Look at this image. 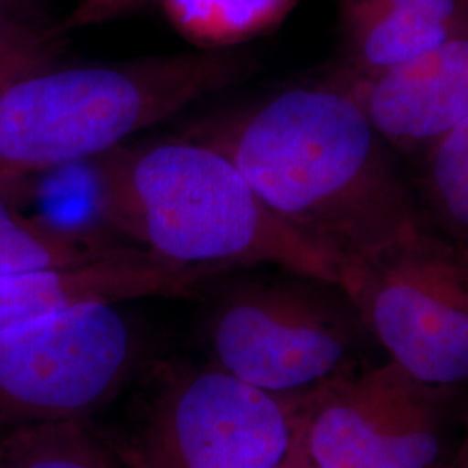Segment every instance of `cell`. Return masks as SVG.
<instances>
[{"mask_svg":"<svg viewBox=\"0 0 468 468\" xmlns=\"http://www.w3.org/2000/svg\"><path fill=\"white\" fill-rule=\"evenodd\" d=\"M186 135L231 158L269 210L342 271L420 229L357 89L290 87Z\"/></svg>","mask_w":468,"mask_h":468,"instance_id":"obj_1","label":"cell"},{"mask_svg":"<svg viewBox=\"0 0 468 468\" xmlns=\"http://www.w3.org/2000/svg\"><path fill=\"white\" fill-rule=\"evenodd\" d=\"M108 222L185 268L272 266L342 286L328 251L297 233L222 151L191 135L123 144L92 160Z\"/></svg>","mask_w":468,"mask_h":468,"instance_id":"obj_2","label":"cell"},{"mask_svg":"<svg viewBox=\"0 0 468 468\" xmlns=\"http://www.w3.org/2000/svg\"><path fill=\"white\" fill-rule=\"evenodd\" d=\"M245 67L218 48L21 75L0 85V176L30 179L96 160L238 82Z\"/></svg>","mask_w":468,"mask_h":468,"instance_id":"obj_3","label":"cell"},{"mask_svg":"<svg viewBox=\"0 0 468 468\" xmlns=\"http://www.w3.org/2000/svg\"><path fill=\"white\" fill-rule=\"evenodd\" d=\"M208 342L218 369L282 399L378 361L380 351L340 284L293 272L228 292Z\"/></svg>","mask_w":468,"mask_h":468,"instance_id":"obj_4","label":"cell"},{"mask_svg":"<svg viewBox=\"0 0 468 468\" xmlns=\"http://www.w3.org/2000/svg\"><path fill=\"white\" fill-rule=\"evenodd\" d=\"M463 399L384 357L293 399L297 439L314 468H452Z\"/></svg>","mask_w":468,"mask_h":468,"instance_id":"obj_5","label":"cell"},{"mask_svg":"<svg viewBox=\"0 0 468 468\" xmlns=\"http://www.w3.org/2000/svg\"><path fill=\"white\" fill-rule=\"evenodd\" d=\"M342 288L385 359L468 390V247L419 231L349 262Z\"/></svg>","mask_w":468,"mask_h":468,"instance_id":"obj_6","label":"cell"},{"mask_svg":"<svg viewBox=\"0 0 468 468\" xmlns=\"http://www.w3.org/2000/svg\"><path fill=\"white\" fill-rule=\"evenodd\" d=\"M135 352L117 302L73 303L0 332V431L82 419L117 392Z\"/></svg>","mask_w":468,"mask_h":468,"instance_id":"obj_7","label":"cell"},{"mask_svg":"<svg viewBox=\"0 0 468 468\" xmlns=\"http://www.w3.org/2000/svg\"><path fill=\"white\" fill-rule=\"evenodd\" d=\"M295 401L218 367L179 371L158 388L122 456L127 468H276L293 448Z\"/></svg>","mask_w":468,"mask_h":468,"instance_id":"obj_8","label":"cell"},{"mask_svg":"<svg viewBox=\"0 0 468 468\" xmlns=\"http://www.w3.org/2000/svg\"><path fill=\"white\" fill-rule=\"evenodd\" d=\"M216 269L185 268L131 247L112 259L80 266L0 276V332L73 303L189 295Z\"/></svg>","mask_w":468,"mask_h":468,"instance_id":"obj_9","label":"cell"},{"mask_svg":"<svg viewBox=\"0 0 468 468\" xmlns=\"http://www.w3.org/2000/svg\"><path fill=\"white\" fill-rule=\"evenodd\" d=\"M357 92L384 139L432 144L468 117V32L415 61L373 73Z\"/></svg>","mask_w":468,"mask_h":468,"instance_id":"obj_10","label":"cell"},{"mask_svg":"<svg viewBox=\"0 0 468 468\" xmlns=\"http://www.w3.org/2000/svg\"><path fill=\"white\" fill-rule=\"evenodd\" d=\"M28 179L0 176V276L80 268L112 259L131 247L110 236L69 233L38 216H25Z\"/></svg>","mask_w":468,"mask_h":468,"instance_id":"obj_11","label":"cell"},{"mask_svg":"<svg viewBox=\"0 0 468 468\" xmlns=\"http://www.w3.org/2000/svg\"><path fill=\"white\" fill-rule=\"evenodd\" d=\"M342 21L354 61L378 73L415 61L468 28L365 0H342Z\"/></svg>","mask_w":468,"mask_h":468,"instance_id":"obj_12","label":"cell"},{"mask_svg":"<svg viewBox=\"0 0 468 468\" xmlns=\"http://www.w3.org/2000/svg\"><path fill=\"white\" fill-rule=\"evenodd\" d=\"M0 468H127L79 420L0 431Z\"/></svg>","mask_w":468,"mask_h":468,"instance_id":"obj_13","label":"cell"},{"mask_svg":"<svg viewBox=\"0 0 468 468\" xmlns=\"http://www.w3.org/2000/svg\"><path fill=\"white\" fill-rule=\"evenodd\" d=\"M172 23L187 37L218 49L280 23L295 0H162Z\"/></svg>","mask_w":468,"mask_h":468,"instance_id":"obj_14","label":"cell"},{"mask_svg":"<svg viewBox=\"0 0 468 468\" xmlns=\"http://www.w3.org/2000/svg\"><path fill=\"white\" fill-rule=\"evenodd\" d=\"M427 177L441 222L468 247V117L432 143Z\"/></svg>","mask_w":468,"mask_h":468,"instance_id":"obj_15","label":"cell"},{"mask_svg":"<svg viewBox=\"0 0 468 468\" xmlns=\"http://www.w3.org/2000/svg\"><path fill=\"white\" fill-rule=\"evenodd\" d=\"M63 48V27L0 16V85L58 63Z\"/></svg>","mask_w":468,"mask_h":468,"instance_id":"obj_16","label":"cell"},{"mask_svg":"<svg viewBox=\"0 0 468 468\" xmlns=\"http://www.w3.org/2000/svg\"><path fill=\"white\" fill-rule=\"evenodd\" d=\"M365 2L468 28V0H365Z\"/></svg>","mask_w":468,"mask_h":468,"instance_id":"obj_17","label":"cell"},{"mask_svg":"<svg viewBox=\"0 0 468 468\" xmlns=\"http://www.w3.org/2000/svg\"><path fill=\"white\" fill-rule=\"evenodd\" d=\"M0 16L50 23L46 0H0Z\"/></svg>","mask_w":468,"mask_h":468,"instance_id":"obj_18","label":"cell"},{"mask_svg":"<svg viewBox=\"0 0 468 468\" xmlns=\"http://www.w3.org/2000/svg\"><path fill=\"white\" fill-rule=\"evenodd\" d=\"M452 468H468V390H465L463 411H462V437L458 452L452 462Z\"/></svg>","mask_w":468,"mask_h":468,"instance_id":"obj_19","label":"cell"},{"mask_svg":"<svg viewBox=\"0 0 468 468\" xmlns=\"http://www.w3.org/2000/svg\"><path fill=\"white\" fill-rule=\"evenodd\" d=\"M276 468H314L311 465V462L307 460L305 452L299 444V439H297V432H295V441H293V448L292 452H288V456L284 458L283 463L280 467Z\"/></svg>","mask_w":468,"mask_h":468,"instance_id":"obj_20","label":"cell"}]
</instances>
